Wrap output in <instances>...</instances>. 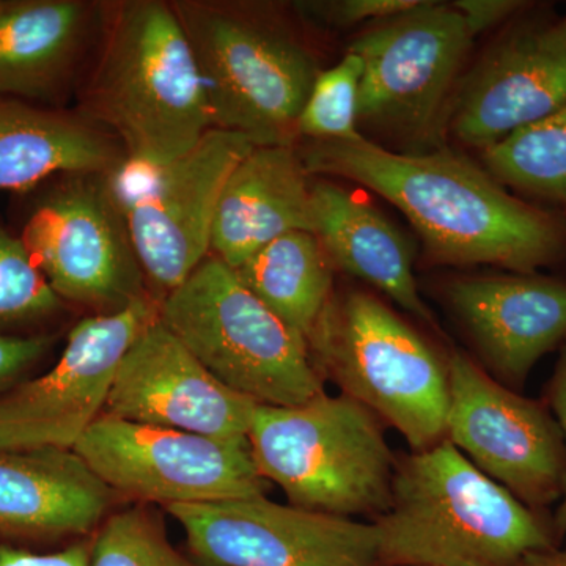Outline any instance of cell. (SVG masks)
Listing matches in <instances>:
<instances>
[{"instance_id": "1", "label": "cell", "mask_w": 566, "mask_h": 566, "mask_svg": "<svg viewBox=\"0 0 566 566\" xmlns=\"http://www.w3.org/2000/svg\"><path fill=\"white\" fill-rule=\"evenodd\" d=\"M312 175L357 182L403 212L430 263L535 274L566 251V227L512 196L485 167L447 147L389 150L376 142L305 140Z\"/></svg>"}, {"instance_id": "2", "label": "cell", "mask_w": 566, "mask_h": 566, "mask_svg": "<svg viewBox=\"0 0 566 566\" xmlns=\"http://www.w3.org/2000/svg\"><path fill=\"white\" fill-rule=\"evenodd\" d=\"M76 109L134 161L167 166L212 129L202 80L172 2H106Z\"/></svg>"}, {"instance_id": "3", "label": "cell", "mask_w": 566, "mask_h": 566, "mask_svg": "<svg viewBox=\"0 0 566 566\" xmlns=\"http://www.w3.org/2000/svg\"><path fill=\"white\" fill-rule=\"evenodd\" d=\"M378 532L381 566H517L562 547L553 515L535 512L449 441L397 457Z\"/></svg>"}, {"instance_id": "4", "label": "cell", "mask_w": 566, "mask_h": 566, "mask_svg": "<svg viewBox=\"0 0 566 566\" xmlns=\"http://www.w3.org/2000/svg\"><path fill=\"white\" fill-rule=\"evenodd\" d=\"M307 346L323 381L398 431L411 452L446 441L450 352L378 294L335 286Z\"/></svg>"}, {"instance_id": "5", "label": "cell", "mask_w": 566, "mask_h": 566, "mask_svg": "<svg viewBox=\"0 0 566 566\" xmlns=\"http://www.w3.org/2000/svg\"><path fill=\"white\" fill-rule=\"evenodd\" d=\"M386 428L352 398L323 392L303 405H256L248 441L290 505L375 521L389 509L397 468Z\"/></svg>"}, {"instance_id": "6", "label": "cell", "mask_w": 566, "mask_h": 566, "mask_svg": "<svg viewBox=\"0 0 566 566\" xmlns=\"http://www.w3.org/2000/svg\"><path fill=\"white\" fill-rule=\"evenodd\" d=\"M175 14L202 80L212 129L253 145H293L297 118L318 76L314 55L253 7L175 0Z\"/></svg>"}, {"instance_id": "7", "label": "cell", "mask_w": 566, "mask_h": 566, "mask_svg": "<svg viewBox=\"0 0 566 566\" xmlns=\"http://www.w3.org/2000/svg\"><path fill=\"white\" fill-rule=\"evenodd\" d=\"M159 319L214 378L255 405H303L324 392L307 342L212 255L159 301Z\"/></svg>"}, {"instance_id": "8", "label": "cell", "mask_w": 566, "mask_h": 566, "mask_svg": "<svg viewBox=\"0 0 566 566\" xmlns=\"http://www.w3.org/2000/svg\"><path fill=\"white\" fill-rule=\"evenodd\" d=\"M474 36L453 3L422 0L376 22L349 44L363 61L359 128L401 142L403 153L442 147Z\"/></svg>"}, {"instance_id": "9", "label": "cell", "mask_w": 566, "mask_h": 566, "mask_svg": "<svg viewBox=\"0 0 566 566\" xmlns=\"http://www.w3.org/2000/svg\"><path fill=\"white\" fill-rule=\"evenodd\" d=\"M35 189L20 240L63 303L111 314L150 296L109 174L59 175Z\"/></svg>"}, {"instance_id": "10", "label": "cell", "mask_w": 566, "mask_h": 566, "mask_svg": "<svg viewBox=\"0 0 566 566\" xmlns=\"http://www.w3.org/2000/svg\"><path fill=\"white\" fill-rule=\"evenodd\" d=\"M74 452L117 495L147 504L191 505L266 495L248 439L129 422L103 415Z\"/></svg>"}, {"instance_id": "11", "label": "cell", "mask_w": 566, "mask_h": 566, "mask_svg": "<svg viewBox=\"0 0 566 566\" xmlns=\"http://www.w3.org/2000/svg\"><path fill=\"white\" fill-rule=\"evenodd\" d=\"M449 359L447 441L528 509L549 512L566 482L556 417L545 401L499 382L471 354L452 348Z\"/></svg>"}, {"instance_id": "12", "label": "cell", "mask_w": 566, "mask_h": 566, "mask_svg": "<svg viewBox=\"0 0 566 566\" xmlns=\"http://www.w3.org/2000/svg\"><path fill=\"white\" fill-rule=\"evenodd\" d=\"M159 316V301L140 297L71 329L57 363L0 394V450H74L106 411L123 357Z\"/></svg>"}, {"instance_id": "13", "label": "cell", "mask_w": 566, "mask_h": 566, "mask_svg": "<svg viewBox=\"0 0 566 566\" xmlns=\"http://www.w3.org/2000/svg\"><path fill=\"white\" fill-rule=\"evenodd\" d=\"M202 566H381L374 523L266 495L166 506Z\"/></svg>"}, {"instance_id": "14", "label": "cell", "mask_w": 566, "mask_h": 566, "mask_svg": "<svg viewBox=\"0 0 566 566\" xmlns=\"http://www.w3.org/2000/svg\"><path fill=\"white\" fill-rule=\"evenodd\" d=\"M566 103V17L517 22L461 77L446 134L485 151Z\"/></svg>"}, {"instance_id": "15", "label": "cell", "mask_w": 566, "mask_h": 566, "mask_svg": "<svg viewBox=\"0 0 566 566\" xmlns=\"http://www.w3.org/2000/svg\"><path fill=\"white\" fill-rule=\"evenodd\" d=\"M253 147L240 134L210 129L192 150L164 166L151 191L126 212L145 281L159 301L210 256L223 186Z\"/></svg>"}, {"instance_id": "16", "label": "cell", "mask_w": 566, "mask_h": 566, "mask_svg": "<svg viewBox=\"0 0 566 566\" xmlns=\"http://www.w3.org/2000/svg\"><path fill=\"white\" fill-rule=\"evenodd\" d=\"M474 359L523 392L535 365L566 342V281L539 274H460L436 285Z\"/></svg>"}, {"instance_id": "17", "label": "cell", "mask_w": 566, "mask_h": 566, "mask_svg": "<svg viewBox=\"0 0 566 566\" xmlns=\"http://www.w3.org/2000/svg\"><path fill=\"white\" fill-rule=\"evenodd\" d=\"M255 403L214 378L158 318L123 357L104 415L218 439H248Z\"/></svg>"}, {"instance_id": "18", "label": "cell", "mask_w": 566, "mask_h": 566, "mask_svg": "<svg viewBox=\"0 0 566 566\" xmlns=\"http://www.w3.org/2000/svg\"><path fill=\"white\" fill-rule=\"evenodd\" d=\"M106 2L0 0V99L52 104L81 82Z\"/></svg>"}, {"instance_id": "19", "label": "cell", "mask_w": 566, "mask_h": 566, "mask_svg": "<svg viewBox=\"0 0 566 566\" xmlns=\"http://www.w3.org/2000/svg\"><path fill=\"white\" fill-rule=\"evenodd\" d=\"M115 497L74 450H0V543L91 536Z\"/></svg>"}, {"instance_id": "20", "label": "cell", "mask_w": 566, "mask_h": 566, "mask_svg": "<svg viewBox=\"0 0 566 566\" xmlns=\"http://www.w3.org/2000/svg\"><path fill=\"white\" fill-rule=\"evenodd\" d=\"M314 180L294 144L253 147L223 186L210 255L234 270L283 234L314 233Z\"/></svg>"}, {"instance_id": "21", "label": "cell", "mask_w": 566, "mask_h": 566, "mask_svg": "<svg viewBox=\"0 0 566 566\" xmlns=\"http://www.w3.org/2000/svg\"><path fill=\"white\" fill-rule=\"evenodd\" d=\"M312 221L335 271L359 279L412 318L438 329L420 294L411 244L381 211L345 186L315 178Z\"/></svg>"}, {"instance_id": "22", "label": "cell", "mask_w": 566, "mask_h": 566, "mask_svg": "<svg viewBox=\"0 0 566 566\" xmlns=\"http://www.w3.org/2000/svg\"><path fill=\"white\" fill-rule=\"evenodd\" d=\"M120 142L82 112L0 99V191L28 192L65 174H112Z\"/></svg>"}, {"instance_id": "23", "label": "cell", "mask_w": 566, "mask_h": 566, "mask_svg": "<svg viewBox=\"0 0 566 566\" xmlns=\"http://www.w3.org/2000/svg\"><path fill=\"white\" fill-rule=\"evenodd\" d=\"M234 273L305 342L335 290L333 262L316 234L304 230L264 245Z\"/></svg>"}, {"instance_id": "24", "label": "cell", "mask_w": 566, "mask_h": 566, "mask_svg": "<svg viewBox=\"0 0 566 566\" xmlns=\"http://www.w3.org/2000/svg\"><path fill=\"white\" fill-rule=\"evenodd\" d=\"M482 158L505 188L566 205V103L486 148Z\"/></svg>"}, {"instance_id": "25", "label": "cell", "mask_w": 566, "mask_h": 566, "mask_svg": "<svg viewBox=\"0 0 566 566\" xmlns=\"http://www.w3.org/2000/svg\"><path fill=\"white\" fill-rule=\"evenodd\" d=\"M363 76V61L349 51L337 65L319 71L297 118V136L305 140H356L364 137L359 128Z\"/></svg>"}, {"instance_id": "26", "label": "cell", "mask_w": 566, "mask_h": 566, "mask_svg": "<svg viewBox=\"0 0 566 566\" xmlns=\"http://www.w3.org/2000/svg\"><path fill=\"white\" fill-rule=\"evenodd\" d=\"M91 566H202L175 549L142 506L112 513L92 538Z\"/></svg>"}, {"instance_id": "27", "label": "cell", "mask_w": 566, "mask_h": 566, "mask_svg": "<svg viewBox=\"0 0 566 566\" xmlns=\"http://www.w3.org/2000/svg\"><path fill=\"white\" fill-rule=\"evenodd\" d=\"M63 301L33 263L20 237L0 226V329L50 318Z\"/></svg>"}, {"instance_id": "28", "label": "cell", "mask_w": 566, "mask_h": 566, "mask_svg": "<svg viewBox=\"0 0 566 566\" xmlns=\"http://www.w3.org/2000/svg\"><path fill=\"white\" fill-rule=\"evenodd\" d=\"M422 0H322L297 2L294 9L308 20L331 28H352L364 22H381L416 9Z\"/></svg>"}, {"instance_id": "29", "label": "cell", "mask_w": 566, "mask_h": 566, "mask_svg": "<svg viewBox=\"0 0 566 566\" xmlns=\"http://www.w3.org/2000/svg\"><path fill=\"white\" fill-rule=\"evenodd\" d=\"M54 345L52 335L0 334V394L21 382Z\"/></svg>"}, {"instance_id": "30", "label": "cell", "mask_w": 566, "mask_h": 566, "mask_svg": "<svg viewBox=\"0 0 566 566\" xmlns=\"http://www.w3.org/2000/svg\"><path fill=\"white\" fill-rule=\"evenodd\" d=\"M91 542H77L57 553H32L0 543V566H91Z\"/></svg>"}, {"instance_id": "31", "label": "cell", "mask_w": 566, "mask_h": 566, "mask_svg": "<svg viewBox=\"0 0 566 566\" xmlns=\"http://www.w3.org/2000/svg\"><path fill=\"white\" fill-rule=\"evenodd\" d=\"M453 7L471 31L472 36L497 28L502 22L512 20L521 10L526 9V2L520 0H457Z\"/></svg>"}, {"instance_id": "32", "label": "cell", "mask_w": 566, "mask_h": 566, "mask_svg": "<svg viewBox=\"0 0 566 566\" xmlns=\"http://www.w3.org/2000/svg\"><path fill=\"white\" fill-rule=\"evenodd\" d=\"M543 401L551 409L553 416L556 417L558 427H560L562 436H564L566 452V342L562 345L560 354L556 367L549 381L546 382L545 392H543ZM554 526L562 539L566 538V482L564 495L557 504L556 512L553 515Z\"/></svg>"}, {"instance_id": "33", "label": "cell", "mask_w": 566, "mask_h": 566, "mask_svg": "<svg viewBox=\"0 0 566 566\" xmlns=\"http://www.w3.org/2000/svg\"><path fill=\"white\" fill-rule=\"evenodd\" d=\"M517 566H566V549L556 547V549L532 554Z\"/></svg>"}]
</instances>
